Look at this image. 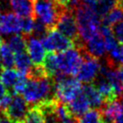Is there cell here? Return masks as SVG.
<instances>
[{
	"label": "cell",
	"instance_id": "cell-18",
	"mask_svg": "<svg viewBox=\"0 0 123 123\" xmlns=\"http://www.w3.org/2000/svg\"><path fill=\"white\" fill-rule=\"evenodd\" d=\"M43 66L45 71L46 75L49 78H53L56 74L60 73L57 54H54V52H49L47 54H45L44 60L43 62Z\"/></svg>",
	"mask_w": 123,
	"mask_h": 123
},
{
	"label": "cell",
	"instance_id": "cell-2",
	"mask_svg": "<svg viewBox=\"0 0 123 123\" xmlns=\"http://www.w3.org/2000/svg\"><path fill=\"white\" fill-rule=\"evenodd\" d=\"M49 77H43L39 79L26 78L25 86L21 94L27 104L36 105L43 100L53 98L51 97L54 92V83Z\"/></svg>",
	"mask_w": 123,
	"mask_h": 123
},
{
	"label": "cell",
	"instance_id": "cell-30",
	"mask_svg": "<svg viewBox=\"0 0 123 123\" xmlns=\"http://www.w3.org/2000/svg\"><path fill=\"white\" fill-rule=\"evenodd\" d=\"M0 123H11L9 119L6 116V114L2 111L0 112Z\"/></svg>",
	"mask_w": 123,
	"mask_h": 123
},
{
	"label": "cell",
	"instance_id": "cell-27",
	"mask_svg": "<svg viewBox=\"0 0 123 123\" xmlns=\"http://www.w3.org/2000/svg\"><path fill=\"white\" fill-rule=\"evenodd\" d=\"M104 39V43H105V46H106V50L108 52H110L111 50L114 49L116 46L119 45V42L117 38L115 37V35L113 34V31L111 33L108 34V35L102 36Z\"/></svg>",
	"mask_w": 123,
	"mask_h": 123
},
{
	"label": "cell",
	"instance_id": "cell-29",
	"mask_svg": "<svg viewBox=\"0 0 123 123\" xmlns=\"http://www.w3.org/2000/svg\"><path fill=\"white\" fill-rule=\"evenodd\" d=\"M116 73H117V76L119 78L120 83H121L123 86V65L118 66V67L116 68Z\"/></svg>",
	"mask_w": 123,
	"mask_h": 123
},
{
	"label": "cell",
	"instance_id": "cell-15",
	"mask_svg": "<svg viewBox=\"0 0 123 123\" xmlns=\"http://www.w3.org/2000/svg\"><path fill=\"white\" fill-rule=\"evenodd\" d=\"M9 5L13 13L20 17L33 15V0H9Z\"/></svg>",
	"mask_w": 123,
	"mask_h": 123
},
{
	"label": "cell",
	"instance_id": "cell-26",
	"mask_svg": "<svg viewBox=\"0 0 123 123\" xmlns=\"http://www.w3.org/2000/svg\"><path fill=\"white\" fill-rule=\"evenodd\" d=\"M34 25H35V19H33L31 16L28 17H23L22 22V32L25 35H33L34 31Z\"/></svg>",
	"mask_w": 123,
	"mask_h": 123
},
{
	"label": "cell",
	"instance_id": "cell-8",
	"mask_svg": "<svg viewBox=\"0 0 123 123\" xmlns=\"http://www.w3.org/2000/svg\"><path fill=\"white\" fill-rule=\"evenodd\" d=\"M81 53L83 55V60L76 73L77 80L81 82L90 83L96 80L100 73L101 63L98 58L91 56L83 52Z\"/></svg>",
	"mask_w": 123,
	"mask_h": 123
},
{
	"label": "cell",
	"instance_id": "cell-16",
	"mask_svg": "<svg viewBox=\"0 0 123 123\" xmlns=\"http://www.w3.org/2000/svg\"><path fill=\"white\" fill-rule=\"evenodd\" d=\"M81 92L83 93L85 98L87 99L91 107H102V105L104 104V100L94 84H89L88 83V84L82 86Z\"/></svg>",
	"mask_w": 123,
	"mask_h": 123
},
{
	"label": "cell",
	"instance_id": "cell-36",
	"mask_svg": "<svg viewBox=\"0 0 123 123\" xmlns=\"http://www.w3.org/2000/svg\"><path fill=\"white\" fill-rule=\"evenodd\" d=\"M120 94H121V101H120V103H121V105H122V107H123V91Z\"/></svg>",
	"mask_w": 123,
	"mask_h": 123
},
{
	"label": "cell",
	"instance_id": "cell-1",
	"mask_svg": "<svg viewBox=\"0 0 123 123\" xmlns=\"http://www.w3.org/2000/svg\"><path fill=\"white\" fill-rule=\"evenodd\" d=\"M75 19L78 25L79 39L82 43L100 34L99 28L101 24V17L92 6L81 3L73 9Z\"/></svg>",
	"mask_w": 123,
	"mask_h": 123
},
{
	"label": "cell",
	"instance_id": "cell-24",
	"mask_svg": "<svg viewBox=\"0 0 123 123\" xmlns=\"http://www.w3.org/2000/svg\"><path fill=\"white\" fill-rule=\"evenodd\" d=\"M109 53L110 54L107 58L108 65L113 68L123 65V44H119Z\"/></svg>",
	"mask_w": 123,
	"mask_h": 123
},
{
	"label": "cell",
	"instance_id": "cell-5",
	"mask_svg": "<svg viewBox=\"0 0 123 123\" xmlns=\"http://www.w3.org/2000/svg\"><path fill=\"white\" fill-rule=\"evenodd\" d=\"M59 71L61 73L73 76L76 75L81 66L83 55L80 49L76 47H71L67 50L57 54Z\"/></svg>",
	"mask_w": 123,
	"mask_h": 123
},
{
	"label": "cell",
	"instance_id": "cell-21",
	"mask_svg": "<svg viewBox=\"0 0 123 123\" xmlns=\"http://www.w3.org/2000/svg\"><path fill=\"white\" fill-rule=\"evenodd\" d=\"M21 75H22V73H20L16 69L15 70L13 68L3 69L2 73L0 74V81L6 88L12 90Z\"/></svg>",
	"mask_w": 123,
	"mask_h": 123
},
{
	"label": "cell",
	"instance_id": "cell-37",
	"mask_svg": "<svg viewBox=\"0 0 123 123\" xmlns=\"http://www.w3.org/2000/svg\"><path fill=\"white\" fill-rule=\"evenodd\" d=\"M1 35H2V34H1V32H0V42H1V40H2V36H1Z\"/></svg>",
	"mask_w": 123,
	"mask_h": 123
},
{
	"label": "cell",
	"instance_id": "cell-11",
	"mask_svg": "<svg viewBox=\"0 0 123 123\" xmlns=\"http://www.w3.org/2000/svg\"><path fill=\"white\" fill-rule=\"evenodd\" d=\"M81 51L98 59L102 58L106 55L107 52L103 37L100 34L92 36V38L83 43V46Z\"/></svg>",
	"mask_w": 123,
	"mask_h": 123
},
{
	"label": "cell",
	"instance_id": "cell-12",
	"mask_svg": "<svg viewBox=\"0 0 123 123\" xmlns=\"http://www.w3.org/2000/svg\"><path fill=\"white\" fill-rule=\"evenodd\" d=\"M28 55L34 64H43L45 57V48L41 40L35 36H30L26 39V48Z\"/></svg>",
	"mask_w": 123,
	"mask_h": 123
},
{
	"label": "cell",
	"instance_id": "cell-35",
	"mask_svg": "<svg viewBox=\"0 0 123 123\" xmlns=\"http://www.w3.org/2000/svg\"><path fill=\"white\" fill-rule=\"evenodd\" d=\"M100 123H111V122H110V121H107V120H105V119H101V120H100Z\"/></svg>",
	"mask_w": 123,
	"mask_h": 123
},
{
	"label": "cell",
	"instance_id": "cell-6",
	"mask_svg": "<svg viewBox=\"0 0 123 123\" xmlns=\"http://www.w3.org/2000/svg\"><path fill=\"white\" fill-rule=\"evenodd\" d=\"M43 47L48 52H63L74 46L73 42L55 28H50L40 39Z\"/></svg>",
	"mask_w": 123,
	"mask_h": 123
},
{
	"label": "cell",
	"instance_id": "cell-25",
	"mask_svg": "<svg viewBox=\"0 0 123 123\" xmlns=\"http://www.w3.org/2000/svg\"><path fill=\"white\" fill-rule=\"evenodd\" d=\"M102 119V114L100 109L94 108L92 110L89 109L78 119V123H100Z\"/></svg>",
	"mask_w": 123,
	"mask_h": 123
},
{
	"label": "cell",
	"instance_id": "cell-22",
	"mask_svg": "<svg viewBox=\"0 0 123 123\" xmlns=\"http://www.w3.org/2000/svg\"><path fill=\"white\" fill-rule=\"evenodd\" d=\"M0 65L4 69L13 68L15 66V55L7 43H1L0 46Z\"/></svg>",
	"mask_w": 123,
	"mask_h": 123
},
{
	"label": "cell",
	"instance_id": "cell-19",
	"mask_svg": "<svg viewBox=\"0 0 123 123\" xmlns=\"http://www.w3.org/2000/svg\"><path fill=\"white\" fill-rule=\"evenodd\" d=\"M123 18V6L120 5H117L107 12L103 16H101L102 25H106L108 26L112 27L116 24L119 23Z\"/></svg>",
	"mask_w": 123,
	"mask_h": 123
},
{
	"label": "cell",
	"instance_id": "cell-23",
	"mask_svg": "<svg viewBox=\"0 0 123 123\" xmlns=\"http://www.w3.org/2000/svg\"><path fill=\"white\" fill-rule=\"evenodd\" d=\"M7 45L14 54L25 52L26 48V37L25 35L14 34L8 39Z\"/></svg>",
	"mask_w": 123,
	"mask_h": 123
},
{
	"label": "cell",
	"instance_id": "cell-32",
	"mask_svg": "<svg viewBox=\"0 0 123 123\" xmlns=\"http://www.w3.org/2000/svg\"><path fill=\"white\" fill-rule=\"evenodd\" d=\"M98 1H100V0H81V3H84V4L89 5V6H93V5L96 4Z\"/></svg>",
	"mask_w": 123,
	"mask_h": 123
},
{
	"label": "cell",
	"instance_id": "cell-28",
	"mask_svg": "<svg viewBox=\"0 0 123 123\" xmlns=\"http://www.w3.org/2000/svg\"><path fill=\"white\" fill-rule=\"evenodd\" d=\"M113 34L117 38L118 42H119L121 44H123V22L116 24L115 25H113Z\"/></svg>",
	"mask_w": 123,
	"mask_h": 123
},
{
	"label": "cell",
	"instance_id": "cell-31",
	"mask_svg": "<svg viewBox=\"0 0 123 123\" xmlns=\"http://www.w3.org/2000/svg\"><path fill=\"white\" fill-rule=\"evenodd\" d=\"M7 92H7V90H6V86L1 82V81H0V99L4 96V95H6Z\"/></svg>",
	"mask_w": 123,
	"mask_h": 123
},
{
	"label": "cell",
	"instance_id": "cell-38",
	"mask_svg": "<svg viewBox=\"0 0 123 123\" xmlns=\"http://www.w3.org/2000/svg\"><path fill=\"white\" fill-rule=\"evenodd\" d=\"M0 112H1V103H0Z\"/></svg>",
	"mask_w": 123,
	"mask_h": 123
},
{
	"label": "cell",
	"instance_id": "cell-34",
	"mask_svg": "<svg viewBox=\"0 0 123 123\" xmlns=\"http://www.w3.org/2000/svg\"><path fill=\"white\" fill-rule=\"evenodd\" d=\"M53 1L57 3V4L61 5V6H66L68 2H69V0H53Z\"/></svg>",
	"mask_w": 123,
	"mask_h": 123
},
{
	"label": "cell",
	"instance_id": "cell-7",
	"mask_svg": "<svg viewBox=\"0 0 123 123\" xmlns=\"http://www.w3.org/2000/svg\"><path fill=\"white\" fill-rule=\"evenodd\" d=\"M55 28L66 37L74 42L79 39L78 25L75 19V15L73 10L65 7L59 15L58 20L55 25Z\"/></svg>",
	"mask_w": 123,
	"mask_h": 123
},
{
	"label": "cell",
	"instance_id": "cell-9",
	"mask_svg": "<svg viewBox=\"0 0 123 123\" xmlns=\"http://www.w3.org/2000/svg\"><path fill=\"white\" fill-rule=\"evenodd\" d=\"M28 104L19 94H12V100L6 109L2 110L11 123H21L28 111Z\"/></svg>",
	"mask_w": 123,
	"mask_h": 123
},
{
	"label": "cell",
	"instance_id": "cell-20",
	"mask_svg": "<svg viewBox=\"0 0 123 123\" xmlns=\"http://www.w3.org/2000/svg\"><path fill=\"white\" fill-rule=\"evenodd\" d=\"M33 62L31 61L29 55L25 54V52L15 54V66L16 70L20 73L26 75L28 72L30 71L31 67L33 66Z\"/></svg>",
	"mask_w": 123,
	"mask_h": 123
},
{
	"label": "cell",
	"instance_id": "cell-17",
	"mask_svg": "<svg viewBox=\"0 0 123 123\" xmlns=\"http://www.w3.org/2000/svg\"><path fill=\"white\" fill-rule=\"evenodd\" d=\"M67 106L69 108L70 111L77 118H80L91 107L87 99L85 98V96L81 92L73 100H71Z\"/></svg>",
	"mask_w": 123,
	"mask_h": 123
},
{
	"label": "cell",
	"instance_id": "cell-33",
	"mask_svg": "<svg viewBox=\"0 0 123 123\" xmlns=\"http://www.w3.org/2000/svg\"><path fill=\"white\" fill-rule=\"evenodd\" d=\"M112 123H123V112L116 118Z\"/></svg>",
	"mask_w": 123,
	"mask_h": 123
},
{
	"label": "cell",
	"instance_id": "cell-10",
	"mask_svg": "<svg viewBox=\"0 0 123 123\" xmlns=\"http://www.w3.org/2000/svg\"><path fill=\"white\" fill-rule=\"evenodd\" d=\"M23 17L15 13L0 14V32L5 35H14L22 32Z\"/></svg>",
	"mask_w": 123,
	"mask_h": 123
},
{
	"label": "cell",
	"instance_id": "cell-13",
	"mask_svg": "<svg viewBox=\"0 0 123 123\" xmlns=\"http://www.w3.org/2000/svg\"><path fill=\"white\" fill-rule=\"evenodd\" d=\"M102 106H103L102 110H100L102 114V119L111 123L119 114L123 112L122 105L120 101L118 100V99L107 101Z\"/></svg>",
	"mask_w": 123,
	"mask_h": 123
},
{
	"label": "cell",
	"instance_id": "cell-14",
	"mask_svg": "<svg viewBox=\"0 0 123 123\" xmlns=\"http://www.w3.org/2000/svg\"><path fill=\"white\" fill-rule=\"evenodd\" d=\"M96 79L97 81L95 87H96L97 90L100 93V95L103 98L104 103L107 102V101H110V100L118 99L119 95L116 93L115 90L113 89L111 84L107 81L106 78H104L103 76L99 74Z\"/></svg>",
	"mask_w": 123,
	"mask_h": 123
},
{
	"label": "cell",
	"instance_id": "cell-4",
	"mask_svg": "<svg viewBox=\"0 0 123 123\" xmlns=\"http://www.w3.org/2000/svg\"><path fill=\"white\" fill-rule=\"evenodd\" d=\"M33 14L35 18L45 25L48 29L55 26L59 15L66 7L57 4L53 0H35Z\"/></svg>",
	"mask_w": 123,
	"mask_h": 123
},
{
	"label": "cell",
	"instance_id": "cell-3",
	"mask_svg": "<svg viewBox=\"0 0 123 123\" xmlns=\"http://www.w3.org/2000/svg\"><path fill=\"white\" fill-rule=\"evenodd\" d=\"M54 78V97L62 103H69L80 94L82 89L81 81L70 75L58 73Z\"/></svg>",
	"mask_w": 123,
	"mask_h": 123
}]
</instances>
